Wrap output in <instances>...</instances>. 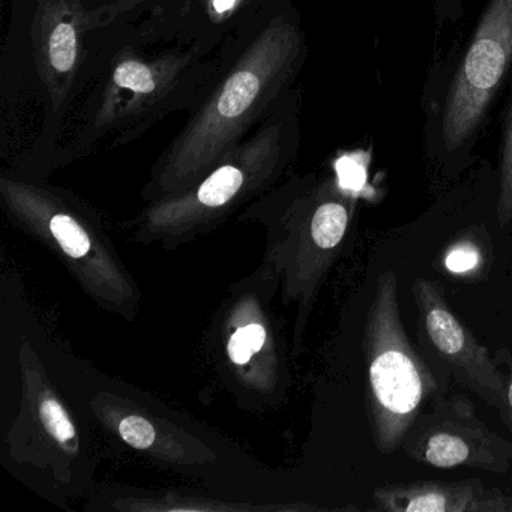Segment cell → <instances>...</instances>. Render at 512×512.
<instances>
[{
	"label": "cell",
	"mask_w": 512,
	"mask_h": 512,
	"mask_svg": "<svg viewBox=\"0 0 512 512\" xmlns=\"http://www.w3.org/2000/svg\"><path fill=\"white\" fill-rule=\"evenodd\" d=\"M242 335H244L245 341H247L248 346L251 347L254 353L262 350L263 344H265L266 340V332L265 328L260 325H248L245 328L241 329Z\"/></svg>",
	"instance_id": "obj_19"
},
{
	"label": "cell",
	"mask_w": 512,
	"mask_h": 512,
	"mask_svg": "<svg viewBox=\"0 0 512 512\" xmlns=\"http://www.w3.org/2000/svg\"><path fill=\"white\" fill-rule=\"evenodd\" d=\"M499 413L503 424L512 433V370L508 377H505V401H503V406Z\"/></svg>",
	"instance_id": "obj_20"
},
{
	"label": "cell",
	"mask_w": 512,
	"mask_h": 512,
	"mask_svg": "<svg viewBox=\"0 0 512 512\" xmlns=\"http://www.w3.org/2000/svg\"><path fill=\"white\" fill-rule=\"evenodd\" d=\"M401 446L412 460L436 469L506 473L512 467V442L494 433L469 397L458 392L442 394L422 410Z\"/></svg>",
	"instance_id": "obj_3"
},
{
	"label": "cell",
	"mask_w": 512,
	"mask_h": 512,
	"mask_svg": "<svg viewBox=\"0 0 512 512\" xmlns=\"http://www.w3.org/2000/svg\"><path fill=\"white\" fill-rule=\"evenodd\" d=\"M185 65L181 56H163L154 61L122 59L113 68L104 91L95 125L110 127L148 109L163 97Z\"/></svg>",
	"instance_id": "obj_8"
},
{
	"label": "cell",
	"mask_w": 512,
	"mask_h": 512,
	"mask_svg": "<svg viewBox=\"0 0 512 512\" xmlns=\"http://www.w3.org/2000/svg\"><path fill=\"white\" fill-rule=\"evenodd\" d=\"M511 61L512 0H490L446 100L442 133L449 151L472 136Z\"/></svg>",
	"instance_id": "obj_4"
},
{
	"label": "cell",
	"mask_w": 512,
	"mask_h": 512,
	"mask_svg": "<svg viewBox=\"0 0 512 512\" xmlns=\"http://www.w3.org/2000/svg\"><path fill=\"white\" fill-rule=\"evenodd\" d=\"M92 29L91 13L80 0H37L31 43L35 67L58 110L76 79L83 38Z\"/></svg>",
	"instance_id": "obj_6"
},
{
	"label": "cell",
	"mask_w": 512,
	"mask_h": 512,
	"mask_svg": "<svg viewBox=\"0 0 512 512\" xmlns=\"http://www.w3.org/2000/svg\"><path fill=\"white\" fill-rule=\"evenodd\" d=\"M122 439L136 449H148L155 442V428L142 416H127L119 425Z\"/></svg>",
	"instance_id": "obj_13"
},
{
	"label": "cell",
	"mask_w": 512,
	"mask_h": 512,
	"mask_svg": "<svg viewBox=\"0 0 512 512\" xmlns=\"http://www.w3.org/2000/svg\"><path fill=\"white\" fill-rule=\"evenodd\" d=\"M349 221V206L341 200H328L314 211L310 224L311 236L323 250H335L346 236Z\"/></svg>",
	"instance_id": "obj_9"
},
{
	"label": "cell",
	"mask_w": 512,
	"mask_h": 512,
	"mask_svg": "<svg viewBox=\"0 0 512 512\" xmlns=\"http://www.w3.org/2000/svg\"><path fill=\"white\" fill-rule=\"evenodd\" d=\"M241 2L242 0H209V16L214 22H221L227 19L241 5Z\"/></svg>",
	"instance_id": "obj_18"
},
{
	"label": "cell",
	"mask_w": 512,
	"mask_h": 512,
	"mask_svg": "<svg viewBox=\"0 0 512 512\" xmlns=\"http://www.w3.org/2000/svg\"><path fill=\"white\" fill-rule=\"evenodd\" d=\"M374 509L385 512H512V496L479 479L415 481L373 491Z\"/></svg>",
	"instance_id": "obj_7"
},
{
	"label": "cell",
	"mask_w": 512,
	"mask_h": 512,
	"mask_svg": "<svg viewBox=\"0 0 512 512\" xmlns=\"http://www.w3.org/2000/svg\"><path fill=\"white\" fill-rule=\"evenodd\" d=\"M40 416L47 431L59 442H68L76 434L67 412L58 401L52 400V398L44 400L40 407Z\"/></svg>",
	"instance_id": "obj_12"
},
{
	"label": "cell",
	"mask_w": 512,
	"mask_h": 512,
	"mask_svg": "<svg viewBox=\"0 0 512 512\" xmlns=\"http://www.w3.org/2000/svg\"><path fill=\"white\" fill-rule=\"evenodd\" d=\"M479 263H481V254L470 242H458L446 254V268L454 274L475 271Z\"/></svg>",
	"instance_id": "obj_14"
},
{
	"label": "cell",
	"mask_w": 512,
	"mask_h": 512,
	"mask_svg": "<svg viewBox=\"0 0 512 512\" xmlns=\"http://www.w3.org/2000/svg\"><path fill=\"white\" fill-rule=\"evenodd\" d=\"M413 298L422 329L430 346L454 373L455 379L500 410L505 401V376L500 373L487 347L455 316L436 281L418 278L412 284Z\"/></svg>",
	"instance_id": "obj_5"
},
{
	"label": "cell",
	"mask_w": 512,
	"mask_h": 512,
	"mask_svg": "<svg viewBox=\"0 0 512 512\" xmlns=\"http://www.w3.org/2000/svg\"><path fill=\"white\" fill-rule=\"evenodd\" d=\"M397 295L395 272H383L364 335L368 419L374 445L383 455L403 445L419 413L443 394L433 371L407 337Z\"/></svg>",
	"instance_id": "obj_2"
},
{
	"label": "cell",
	"mask_w": 512,
	"mask_h": 512,
	"mask_svg": "<svg viewBox=\"0 0 512 512\" xmlns=\"http://www.w3.org/2000/svg\"><path fill=\"white\" fill-rule=\"evenodd\" d=\"M137 2H140V0H113L112 4L106 5V7L100 8V10L91 13L92 28H97L98 25H104V23L112 22L118 14L130 10V8L134 7Z\"/></svg>",
	"instance_id": "obj_16"
},
{
	"label": "cell",
	"mask_w": 512,
	"mask_h": 512,
	"mask_svg": "<svg viewBox=\"0 0 512 512\" xmlns=\"http://www.w3.org/2000/svg\"><path fill=\"white\" fill-rule=\"evenodd\" d=\"M50 230L68 256L80 259L88 254L89 248H91L89 236L73 218L64 214L55 215L50 221Z\"/></svg>",
	"instance_id": "obj_10"
},
{
	"label": "cell",
	"mask_w": 512,
	"mask_h": 512,
	"mask_svg": "<svg viewBox=\"0 0 512 512\" xmlns=\"http://www.w3.org/2000/svg\"><path fill=\"white\" fill-rule=\"evenodd\" d=\"M301 52L299 29L286 17H275L178 137L170 167L187 175L229 154L283 91Z\"/></svg>",
	"instance_id": "obj_1"
},
{
	"label": "cell",
	"mask_w": 512,
	"mask_h": 512,
	"mask_svg": "<svg viewBox=\"0 0 512 512\" xmlns=\"http://www.w3.org/2000/svg\"><path fill=\"white\" fill-rule=\"evenodd\" d=\"M338 175H340L341 187L353 190L356 185L364 181V167L352 158L346 157L338 163Z\"/></svg>",
	"instance_id": "obj_15"
},
{
	"label": "cell",
	"mask_w": 512,
	"mask_h": 512,
	"mask_svg": "<svg viewBox=\"0 0 512 512\" xmlns=\"http://www.w3.org/2000/svg\"><path fill=\"white\" fill-rule=\"evenodd\" d=\"M497 221L506 227L512 221V109L509 113L508 130L503 145L500 166L499 197H497Z\"/></svg>",
	"instance_id": "obj_11"
},
{
	"label": "cell",
	"mask_w": 512,
	"mask_h": 512,
	"mask_svg": "<svg viewBox=\"0 0 512 512\" xmlns=\"http://www.w3.org/2000/svg\"><path fill=\"white\" fill-rule=\"evenodd\" d=\"M227 350H229L230 359L238 365L247 364L254 353L253 350H251V347L248 346L247 341H245L241 329L232 335V338H230L229 341V346H227Z\"/></svg>",
	"instance_id": "obj_17"
}]
</instances>
